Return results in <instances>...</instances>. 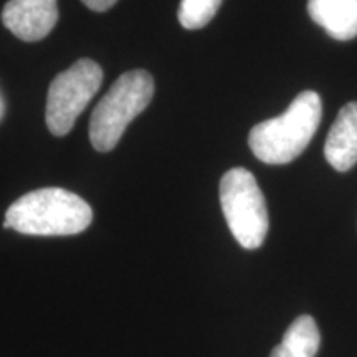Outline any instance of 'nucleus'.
<instances>
[{"label":"nucleus","mask_w":357,"mask_h":357,"mask_svg":"<svg viewBox=\"0 0 357 357\" xmlns=\"http://www.w3.org/2000/svg\"><path fill=\"white\" fill-rule=\"evenodd\" d=\"M154 96V79L146 70L123 73L101 98L89 119V141L98 153L118 146L129 123L141 114Z\"/></svg>","instance_id":"3"},{"label":"nucleus","mask_w":357,"mask_h":357,"mask_svg":"<svg viewBox=\"0 0 357 357\" xmlns=\"http://www.w3.org/2000/svg\"><path fill=\"white\" fill-rule=\"evenodd\" d=\"M82 2L88 8L95 12H106L108 8H111L114 6L118 0H82Z\"/></svg>","instance_id":"11"},{"label":"nucleus","mask_w":357,"mask_h":357,"mask_svg":"<svg viewBox=\"0 0 357 357\" xmlns=\"http://www.w3.org/2000/svg\"><path fill=\"white\" fill-rule=\"evenodd\" d=\"M324 158L339 172L349 171L357 162V101L339 111L326 139Z\"/></svg>","instance_id":"7"},{"label":"nucleus","mask_w":357,"mask_h":357,"mask_svg":"<svg viewBox=\"0 0 357 357\" xmlns=\"http://www.w3.org/2000/svg\"><path fill=\"white\" fill-rule=\"evenodd\" d=\"M222 0H182L178 6V22L187 30H199L211 22Z\"/></svg>","instance_id":"10"},{"label":"nucleus","mask_w":357,"mask_h":357,"mask_svg":"<svg viewBox=\"0 0 357 357\" xmlns=\"http://www.w3.org/2000/svg\"><path fill=\"white\" fill-rule=\"evenodd\" d=\"M93 211L79 195L58 187L32 190L6 212V229L24 235L65 236L82 234L91 225Z\"/></svg>","instance_id":"1"},{"label":"nucleus","mask_w":357,"mask_h":357,"mask_svg":"<svg viewBox=\"0 0 357 357\" xmlns=\"http://www.w3.org/2000/svg\"><path fill=\"white\" fill-rule=\"evenodd\" d=\"M319 344L318 324L310 314H303L293 321L270 357H316Z\"/></svg>","instance_id":"9"},{"label":"nucleus","mask_w":357,"mask_h":357,"mask_svg":"<svg viewBox=\"0 0 357 357\" xmlns=\"http://www.w3.org/2000/svg\"><path fill=\"white\" fill-rule=\"evenodd\" d=\"M56 0H10L2 10V24L24 42H38L55 29Z\"/></svg>","instance_id":"6"},{"label":"nucleus","mask_w":357,"mask_h":357,"mask_svg":"<svg viewBox=\"0 0 357 357\" xmlns=\"http://www.w3.org/2000/svg\"><path fill=\"white\" fill-rule=\"evenodd\" d=\"M102 70L96 61L82 58L61 71L48 88L45 121L55 136H65L73 129L84 108L100 91Z\"/></svg>","instance_id":"5"},{"label":"nucleus","mask_w":357,"mask_h":357,"mask_svg":"<svg viewBox=\"0 0 357 357\" xmlns=\"http://www.w3.org/2000/svg\"><path fill=\"white\" fill-rule=\"evenodd\" d=\"M312 22L336 40L357 37V0H307Z\"/></svg>","instance_id":"8"},{"label":"nucleus","mask_w":357,"mask_h":357,"mask_svg":"<svg viewBox=\"0 0 357 357\" xmlns=\"http://www.w3.org/2000/svg\"><path fill=\"white\" fill-rule=\"evenodd\" d=\"M220 205L236 242L247 250L261 247L270 220L255 176L243 167L225 172L220 181Z\"/></svg>","instance_id":"4"},{"label":"nucleus","mask_w":357,"mask_h":357,"mask_svg":"<svg viewBox=\"0 0 357 357\" xmlns=\"http://www.w3.org/2000/svg\"><path fill=\"white\" fill-rule=\"evenodd\" d=\"M321 114L323 105L318 93L303 91L283 114L257 124L250 131V149L257 159L271 166L291 162L318 131Z\"/></svg>","instance_id":"2"}]
</instances>
